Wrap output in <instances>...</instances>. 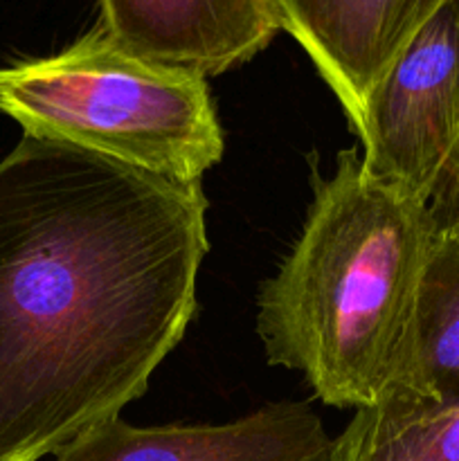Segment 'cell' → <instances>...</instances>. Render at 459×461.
<instances>
[{
  "mask_svg": "<svg viewBox=\"0 0 459 461\" xmlns=\"http://www.w3.org/2000/svg\"><path fill=\"white\" fill-rule=\"evenodd\" d=\"M201 183L22 135L0 160V461L54 457L147 392L196 311Z\"/></svg>",
  "mask_w": 459,
  "mask_h": 461,
  "instance_id": "1",
  "label": "cell"
},
{
  "mask_svg": "<svg viewBox=\"0 0 459 461\" xmlns=\"http://www.w3.org/2000/svg\"><path fill=\"white\" fill-rule=\"evenodd\" d=\"M435 223L428 205L363 167L358 149L313 178L300 239L261 286L256 331L270 365L320 401L360 410L399 374Z\"/></svg>",
  "mask_w": 459,
  "mask_h": 461,
  "instance_id": "2",
  "label": "cell"
},
{
  "mask_svg": "<svg viewBox=\"0 0 459 461\" xmlns=\"http://www.w3.org/2000/svg\"><path fill=\"white\" fill-rule=\"evenodd\" d=\"M0 113L22 135L201 183L223 156L205 77L148 61L102 25L61 52L0 68Z\"/></svg>",
  "mask_w": 459,
  "mask_h": 461,
  "instance_id": "3",
  "label": "cell"
},
{
  "mask_svg": "<svg viewBox=\"0 0 459 461\" xmlns=\"http://www.w3.org/2000/svg\"><path fill=\"white\" fill-rule=\"evenodd\" d=\"M363 167L428 205L459 142V0H446L369 90Z\"/></svg>",
  "mask_w": 459,
  "mask_h": 461,
  "instance_id": "4",
  "label": "cell"
},
{
  "mask_svg": "<svg viewBox=\"0 0 459 461\" xmlns=\"http://www.w3.org/2000/svg\"><path fill=\"white\" fill-rule=\"evenodd\" d=\"M331 444L309 405L273 403L220 426L138 428L117 414L52 461H327Z\"/></svg>",
  "mask_w": 459,
  "mask_h": 461,
  "instance_id": "5",
  "label": "cell"
},
{
  "mask_svg": "<svg viewBox=\"0 0 459 461\" xmlns=\"http://www.w3.org/2000/svg\"><path fill=\"white\" fill-rule=\"evenodd\" d=\"M99 25L148 61L214 77L250 61L282 23L273 0H99Z\"/></svg>",
  "mask_w": 459,
  "mask_h": 461,
  "instance_id": "6",
  "label": "cell"
},
{
  "mask_svg": "<svg viewBox=\"0 0 459 461\" xmlns=\"http://www.w3.org/2000/svg\"><path fill=\"white\" fill-rule=\"evenodd\" d=\"M358 129L364 99L392 59L446 0H273Z\"/></svg>",
  "mask_w": 459,
  "mask_h": 461,
  "instance_id": "7",
  "label": "cell"
},
{
  "mask_svg": "<svg viewBox=\"0 0 459 461\" xmlns=\"http://www.w3.org/2000/svg\"><path fill=\"white\" fill-rule=\"evenodd\" d=\"M392 383L436 403L459 401V232L435 230L403 363Z\"/></svg>",
  "mask_w": 459,
  "mask_h": 461,
  "instance_id": "8",
  "label": "cell"
},
{
  "mask_svg": "<svg viewBox=\"0 0 459 461\" xmlns=\"http://www.w3.org/2000/svg\"><path fill=\"white\" fill-rule=\"evenodd\" d=\"M327 461H459V401L436 403L390 383L356 410Z\"/></svg>",
  "mask_w": 459,
  "mask_h": 461,
  "instance_id": "9",
  "label": "cell"
},
{
  "mask_svg": "<svg viewBox=\"0 0 459 461\" xmlns=\"http://www.w3.org/2000/svg\"><path fill=\"white\" fill-rule=\"evenodd\" d=\"M428 212L435 230H454L459 232V142L446 165L439 183L428 198Z\"/></svg>",
  "mask_w": 459,
  "mask_h": 461,
  "instance_id": "10",
  "label": "cell"
}]
</instances>
